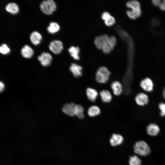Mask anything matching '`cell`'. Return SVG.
Masks as SVG:
<instances>
[{
  "label": "cell",
  "instance_id": "cell-1",
  "mask_svg": "<svg viewBox=\"0 0 165 165\" xmlns=\"http://www.w3.org/2000/svg\"><path fill=\"white\" fill-rule=\"evenodd\" d=\"M116 43V39L114 36H108L106 34L97 36L94 39V43L97 47L105 53L111 51Z\"/></svg>",
  "mask_w": 165,
  "mask_h": 165
},
{
  "label": "cell",
  "instance_id": "cell-2",
  "mask_svg": "<svg viewBox=\"0 0 165 165\" xmlns=\"http://www.w3.org/2000/svg\"><path fill=\"white\" fill-rule=\"evenodd\" d=\"M126 6L131 9V10H127L126 13L129 17L135 19L139 17L141 15V6L139 2L136 0L128 1L126 3Z\"/></svg>",
  "mask_w": 165,
  "mask_h": 165
},
{
  "label": "cell",
  "instance_id": "cell-3",
  "mask_svg": "<svg viewBox=\"0 0 165 165\" xmlns=\"http://www.w3.org/2000/svg\"><path fill=\"white\" fill-rule=\"evenodd\" d=\"M134 150L135 153L141 156H147L151 152V149L148 145L143 141L136 142L134 146Z\"/></svg>",
  "mask_w": 165,
  "mask_h": 165
},
{
  "label": "cell",
  "instance_id": "cell-4",
  "mask_svg": "<svg viewBox=\"0 0 165 165\" xmlns=\"http://www.w3.org/2000/svg\"><path fill=\"white\" fill-rule=\"evenodd\" d=\"M110 74V72L107 68L101 67L96 72V79L100 83H105L108 81Z\"/></svg>",
  "mask_w": 165,
  "mask_h": 165
},
{
  "label": "cell",
  "instance_id": "cell-5",
  "mask_svg": "<svg viewBox=\"0 0 165 165\" xmlns=\"http://www.w3.org/2000/svg\"><path fill=\"white\" fill-rule=\"evenodd\" d=\"M40 8L42 11L47 15H50L56 9L57 6L55 2L53 0L43 1L40 5Z\"/></svg>",
  "mask_w": 165,
  "mask_h": 165
},
{
  "label": "cell",
  "instance_id": "cell-6",
  "mask_svg": "<svg viewBox=\"0 0 165 165\" xmlns=\"http://www.w3.org/2000/svg\"><path fill=\"white\" fill-rule=\"evenodd\" d=\"M50 50L54 54L60 53L63 49L62 42L58 40H55L51 42L49 44Z\"/></svg>",
  "mask_w": 165,
  "mask_h": 165
},
{
  "label": "cell",
  "instance_id": "cell-7",
  "mask_svg": "<svg viewBox=\"0 0 165 165\" xmlns=\"http://www.w3.org/2000/svg\"><path fill=\"white\" fill-rule=\"evenodd\" d=\"M38 59L42 66H47L50 64L52 57L49 53L43 52L38 57Z\"/></svg>",
  "mask_w": 165,
  "mask_h": 165
},
{
  "label": "cell",
  "instance_id": "cell-8",
  "mask_svg": "<svg viewBox=\"0 0 165 165\" xmlns=\"http://www.w3.org/2000/svg\"><path fill=\"white\" fill-rule=\"evenodd\" d=\"M76 105L71 103L65 104L62 107V111L66 114L70 116H75Z\"/></svg>",
  "mask_w": 165,
  "mask_h": 165
},
{
  "label": "cell",
  "instance_id": "cell-9",
  "mask_svg": "<svg viewBox=\"0 0 165 165\" xmlns=\"http://www.w3.org/2000/svg\"><path fill=\"white\" fill-rule=\"evenodd\" d=\"M141 88L147 92L152 91L153 88V84L151 79L146 78L141 81L140 83Z\"/></svg>",
  "mask_w": 165,
  "mask_h": 165
},
{
  "label": "cell",
  "instance_id": "cell-10",
  "mask_svg": "<svg viewBox=\"0 0 165 165\" xmlns=\"http://www.w3.org/2000/svg\"><path fill=\"white\" fill-rule=\"evenodd\" d=\"M123 137L119 134H113L109 140L110 145L113 146H116L121 144L123 142Z\"/></svg>",
  "mask_w": 165,
  "mask_h": 165
},
{
  "label": "cell",
  "instance_id": "cell-11",
  "mask_svg": "<svg viewBox=\"0 0 165 165\" xmlns=\"http://www.w3.org/2000/svg\"><path fill=\"white\" fill-rule=\"evenodd\" d=\"M136 103L140 106H144L148 103V98L147 94L143 93L138 94L135 97Z\"/></svg>",
  "mask_w": 165,
  "mask_h": 165
},
{
  "label": "cell",
  "instance_id": "cell-12",
  "mask_svg": "<svg viewBox=\"0 0 165 165\" xmlns=\"http://www.w3.org/2000/svg\"><path fill=\"white\" fill-rule=\"evenodd\" d=\"M146 132L148 134L151 136L157 135L160 131V128L158 125L152 123L148 125L146 128Z\"/></svg>",
  "mask_w": 165,
  "mask_h": 165
},
{
  "label": "cell",
  "instance_id": "cell-13",
  "mask_svg": "<svg viewBox=\"0 0 165 165\" xmlns=\"http://www.w3.org/2000/svg\"><path fill=\"white\" fill-rule=\"evenodd\" d=\"M70 70L75 77L81 76L82 74V68L75 63H72L70 67Z\"/></svg>",
  "mask_w": 165,
  "mask_h": 165
},
{
  "label": "cell",
  "instance_id": "cell-14",
  "mask_svg": "<svg viewBox=\"0 0 165 165\" xmlns=\"http://www.w3.org/2000/svg\"><path fill=\"white\" fill-rule=\"evenodd\" d=\"M111 87L114 95L119 96L123 91V87L122 84L118 81L112 82L111 84Z\"/></svg>",
  "mask_w": 165,
  "mask_h": 165
},
{
  "label": "cell",
  "instance_id": "cell-15",
  "mask_svg": "<svg viewBox=\"0 0 165 165\" xmlns=\"http://www.w3.org/2000/svg\"><path fill=\"white\" fill-rule=\"evenodd\" d=\"M101 16L102 18L104 20L105 24L107 26L112 25L115 22L114 17L107 12H104L102 14Z\"/></svg>",
  "mask_w": 165,
  "mask_h": 165
},
{
  "label": "cell",
  "instance_id": "cell-16",
  "mask_svg": "<svg viewBox=\"0 0 165 165\" xmlns=\"http://www.w3.org/2000/svg\"><path fill=\"white\" fill-rule=\"evenodd\" d=\"M87 97L88 99L91 102H95L98 96V93L94 89L88 88L86 91Z\"/></svg>",
  "mask_w": 165,
  "mask_h": 165
},
{
  "label": "cell",
  "instance_id": "cell-17",
  "mask_svg": "<svg viewBox=\"0 0 165 165\" xmlns=\"http://www.w3.org/2000/svg\"><path fill=\"white\" fill-rule=\"evenodd\" d=\"M21 52L22 56L26 58H31L34 54L33 49L27 45H25L22 48Z\"/></svg>",
  "mask_w": 165,
  "mask_h": 165
},
{
  "label": "cell",
  "instance_id": "cell-18",
  "mask_svg": "<svg viewBox=\"0 0 165 165\" xmlns=\"http://www.w3.org/2000/svg\"><path fill=\"white\" fill-rule=\"evenodd\" d=\"M42 38V36L40 34L36 31L33 32L30 35V40L32 44L35 45L39 44Z\"/></svg>",
  "mask_w": 165,
  "mask_h": 165
},
{
  "label": "cell",
  "instance_id": "cell-19",
  "mask_svg": "<svg viewBox=\"0 0 165 165\" xmlns=\"http://www.w3.org/2000/svg\"><path fill=\"white\" fill-rule=\"evenodd\" d=\"M101 101L104 103H108L112 100V97L111 93L107 90H103L100 93Z\"/></svg>",
  "mask_w": 165,
  "mask_h": 165
},
{
  "label": "cell",
  "instance_id": "cell-20",
  "mask_svg": "<svg viewBox=\"0 0 165 165\" xmlns=\"http://www.w3.org/2000/svg\"><path fill=\"white\" fill-rule=\"evenodd\" d=\"M5 9L8 12L13 14H15L18 13L19 10L17 5L14 2L8 4L6 6Z\"/></svg>",
  "mask_w": 165,
  "mask_h": 165
},
{
  "label": "cell",
  "instance_id": "cell-21",
  "mask_svg": "<svg viewBox=\"0 0 165 165\" xmlns=\"http://www.w3.org/2000/svg\"><path fill=\"white\" fill-rule=\"evenodd\" d=\"M89 116L91 117L96 116L98 115L101 113L100 108L96 105H92L90 107L87 111Z\"/></svg>",
  "mask_w": 165,
  "mask_h": 165
},
{
  "label": "cell",
  "instance_id": "cell-22",
  "mask_svg": "<svg viewBox=\"0 0 165 165\" xmlns=\"http://www.w3.org/2000/svg\"><path fill=\"white\" fill-rule=\"evenodd\" d=\"M70 55L75 60L79 59V53L80 49L78 46H71L68 50Z\"/></svg>",
  "mask_w": 165,
  "mask_h": 165
},
{
  "label": "cell",
  "instance_id": "cell-23",
  "mask_svg": "<svg viewBox=\"0 0 165 165\" xmlns=\"http://www.w3.org/2000/svg\"><path fill=\"white\" fill-rule=\"evenodd\" d=\"M60 30L59 24L55 22H51L48 27L47 30L50 34H54L58 31Z\"/></svg>",
  "mask_w": 165,
  "mask_h": 165
},
{
  "label": "cell",
  "instance_id": "cell-24",
  "mask_svg": "<svg viewBox=\"0 0 165 165\" xmlns=\"http://www.w3.org/2000/svg\"><path fill=\"white\" fill-rule=\"evenodd\" d=\"M129 164V165H141V161L138 156L134 155L130 157Z\"/></svg>",
  "mask_w": 165,
  "mask_h": 165
},
{
  "label": "cell",
  "instance_id": "cell-25",
  "mask_svg": "<svg viewBox=\"0 0 165 165\" xmlns=\"http://www.w3.org/2000/svg\"><path fill=\"white\" fill-rule=\"evenodd\" d=\"M75 116L80 119H82L84 118V109L82 105H76Z\"/></svg>",
  "mask_w": 165,
  "mask_h": 165
},
{
  "label": "cell",
  "instance_id": "cell-26",
  "mask_svg": "<svg viewBox=\"0 0 165 165\" xmlns=\"http://www.w3.org/2000/svg\"><path fill=\"white\" fill-rule=\"evenodd\" d=\"M10 52V50L7 46L3 44L0 46V53L3 54H8Z\"/></svg>",
  "mask_w": 165,
  "mask_h": 165
},
{
  "label": "cell",
  "instance_id": "cell-27",
  "mask_svg": "<svg viewBox=\"0 0 165 165\" xmlns=\"http://www.w3.org/2000/svg\"><path fill=\"white\" fill-rule=\"evenodd\" d=\"M159 108L160 111V116H165V103H160L159 105Z\"/></svg>",
  "mask_w": 165,
  "mask_h": 165
},
{
  "label": "cell",
  "instance_id": "cell-28",
  "mask_svg": "<svg viewBox=\"0 0 165 165\" xmlns=\"http://www.w3.org/2000/svg\"><path fill=\"white\" fill-rule=\"evenodd\" d=\"M158 7L161 10L165 11V0L161 1Z\"/></svg>",
  "mask_w": 165,
  "mask_h": 165
},
{
  "label": "cell",
  "instance_id": "cell-29",
  "mask_svg": "<svg viewBox=\"0 0 165 165\" xmlns=\"http://www.w3.org/2000/svg\"><path fill=\"white\" fill-rule=\"evenodd\" d=\"M161 0H153L152 1L153 4L156 6H159Z\"/></svg>",
  "mask_w": 165,
  "mask_h": 165
},
{
  "label": "cell",
  "instance_id": "cell-30",
  "mask_svg": "<svg viewBox=\"0 0 165 165\" xmlns=\"http://www.w3.org/2000/svg\"><path fill=\"white\" fill-rule=\"evenodd\" d=\"M5 88V85L4 83L0 81V93L2 92L4 90Z\"/></svg>",
  "mask_w": 165,
  "mask_h": 165
},
{
  "label": "cell",
  "instance_id": "cell-31",
  "mask_svg": "<svg viewBox=\"0 0 165 165\" xmlns=\"http://www.w3.org/2000/svg\"><path fill=\"white\" fill-rule=\"evenodd\" d=\"M162 94L163 97L164 99H165V87L163 88V89Z\"/></svg>",
  "mask_w": 165,
  "mask_h": 165
}]
</instances>
